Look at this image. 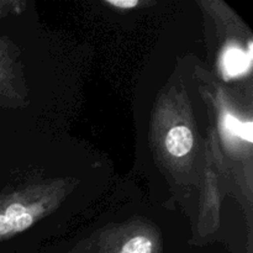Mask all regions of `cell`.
<instances>
[{
    "label": "cell",
    "instance_id": "3",
    "mask_svg": "<svg viewBox=\"0 0 253 253\" xmlns=\"http://www.w3.org/2000/svg\"><path fill=\"white\" fill-rule=\"evenodd\" d=\"M153 244L148 237L136 236L128 240L123 247L120 253H152Z\"/></svg>",
    "mask_w": 253,
    "mask_h": 253
},
{
    "label": "cell",
    "instance_id": "5",
    "mask_svg": "<svg viewBox=\"0 0 253 253\" xmlns=\"http://www.w3.org/2000/svg\"><path fill=\"white\" fill-rule=\"evenodd\" d=\"M108 2L110 5H114V6L118 7H133L138 4L137 0H108Z\"/></svg>",
    "mask_w": 253,
    "mask_h": 253
},
{
    "label": "cell",
    "instance_id": "2",
    "mask_svg": "<svg viewBox=\"0 0 253 253\" xmlns=\"http://www.w3.org/2000/svg\"><path fill=\"white\" fill-rule=\"evenodd\" d=\"M251 62V56L246 54L239 48H231L225 53V69L230 76H237L246 71Z\"/></svg>",
    "mask_w": 253,
    "mask_h": 253
},
{
    "label": "cell",
    "instance_id": "1",
    "mask_svg": "<svg viewBox=\"0 0 253 253\" xmlns=\"http://www.w3.org/2000/svg\"><path fill=\"white\" fill-rule=\"evenodd\" d=\"M193 133L187 126H175L166 136V147L174 157H183L193 147Z\"/></svg>",
    "mask_w": 253,
    "mask_h": 253
},
{
    "label": "cell",
    "instance_id": "4",
    "mask_svg": "<svg viewBox=\"0 0 253 253\" xmlns=\"http://www.w3.org/2000/svg\"><path fill=\"white\" fill-rule=\"evenodd\" d=\"M242 124L237 120L236 118H232V116L227 115L226 116V127L227 130L231 131L232 133H236V135H240V130H241Z\"/></svg>",
    "mask_w": 253,
    "mask_h": 253
},
{
    "label": "cell",
    "instance_id": "6",
    "mask_svg": "<svg viewBox=\"0 0 253 253\" xmlns=\"http://www.w3.org/2000/svg\"><path fill=\"white\" fill-rule=\"evenodd\" d=\"M240 136L247 140L249 142H252V124L245 123L241 125V130H240Z\"/></svg>",
    "mask_w": 253,
    "mask_h": 253
}]
</instances>
